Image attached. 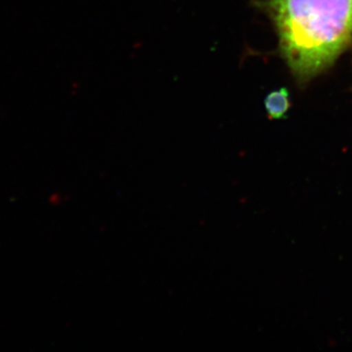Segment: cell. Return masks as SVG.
<instances>
[{"label": "cell", "instance_id": "cell-1", "mask_svg": "<svg viewBox=\"0 0 352 352\" xmlns=\"http://www.w3.org/2000/svg\"><path fill=\"white\" fill-rule=\"evenodd\" d=\"M270 17L278 50L296 82L330 68L352 45V0H254Z\"/></svg>", "mask_w": 352, "mask_h": 352}, {"label": "cell", "instance_id": "cell-2", "mask_svg": "<svg viewBox=\"0 0 352 352\" xmlns=\"http://www.w3.org/2000/svg\"><path fill=\"white\" fill-rule=\"evenodd\" d=\"M268 118L272 120H280L284 118L291 107L289 94L287 88H279L270 92L264 100Z\"/></svg>", "mask_w": 352, "mask_h": 352}]
</instances>
